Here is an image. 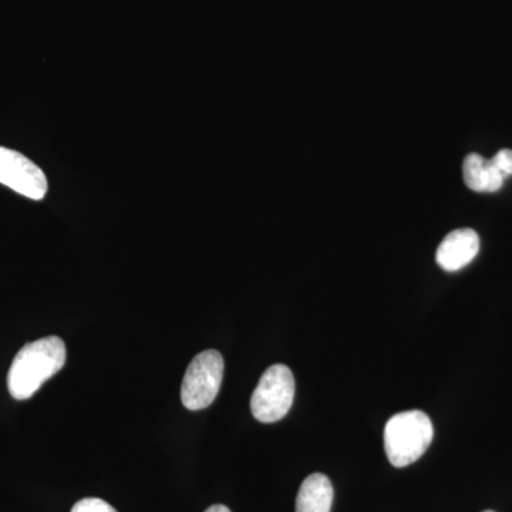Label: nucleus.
<instances>
[{
  "label": "nucleus",
  "instance_id": "2",
  "mask_svg": "<svg viewBox=\"0 0 512 512\" xmlns=\"http://www.w3.org/2000/svg\"><path fill=\"white\" fill-rule=\"evenodd\" d=\"M430 417L420 410L396 414L384 427V450L392 466L403 468L416 463L433 441Z\"/></svg>",
  "mask_w": 512,
  "mask_h": 512
},
{
  "label": "nucleus",
  "instance_id": "6",
  "mask_svg": "<svg viewBox=\"0 0 512 512\" xmlns=\"http://www.w3.org/2000/svg\"><path fill=\"white\" fill-rule=\"evenodd\" d=\"M480 251V238L474 229L461 228L450 232L437 249L436 261L447 272L463 269Z\"/></svg>",
  "mask_w": 512,
  "mask_h": 512
},
{
  "label": "nucleus",
  "instance_id": "5",
  "mask_svg": "<svg viewBox=\"0 0 512 512\" xmlns=\"http://www.w3.org/2000/svg\"><path fill=\"white\" fill-rule=\"evenodd\" d=\"M0 183L30 200H43L47 192L45 173L28 157L0 147Z\"/></svg>",
  "mask_w": 512,
  "mask_h": 512
},
{
  "label": "nucleus",
  "instance_id": "8",
  "mask_svg": "<svg viewBox=\"0 0 512 512\" xmlns=\"http://www.w3.org/2000/svg\"><path fill=\"white\" fill-rule=\"evenodd\" d=\"M333 485L325 474L315 473L303 480L296 497V512H330Z\"/></svg>",
  "mask_w": 512,
  "mask_h": 512
},
{
  "label": "nucleus",
  "instance_id": "9",
  "mask_svg": "<svg viewBox=\"0 0 512 512\" xmlns=\"http://www.w3.org/2000/svg\"><path fill=\"white\" fill-rule=\"evenodd\" d=\"M72 512H117V510L100 498H83L74 504Z\"/></svg>",
  "mask_w": 512,
  "mask_h": 512
},
{
  "label": "nucleus",
  "instance_id": "3",
  "mask_svg": "<svg viewBox=\"0 0 512 512\" xmlns=\"http://www.w3.org/2000/svg\"><path fill=\"white\" fill-rule=\"evenodd\" d=\"M224 377V357L217 350H205L194 357L181 384V400L185 409L197 412L207 409L220 393Z\"/></svg>",
  "mask_w": 512,
  "mask_h": 512
},
{
  "label": "nucleus",
  "instance_id": "1",
  "mask_svg": "<svg viewBox=\"0 0 512 512\" xmlns=\"http://www.w3.org/2000/svg\"><path fill=\"white\" fill-rule=\"evenodd\" d=\"M66 346L57 336L35 340L19 350L8 373L10 396L28 400L66 363Z\"/></svg>",
  "mask_w": 512,
  "mask_h": 512
},
{
  "label": "nucleus",
  "instance_id": "12",
  "mask_svg": "<svg viewBox=\"0 0 512 512\" xmlns=\"http://www.w3.org/2000/svg\"><path fill=\"white\" fill-rule=\"evenodd\" d=\"M484 512H494V511H484Z\"/></svg>",
  "mask_w": 512,
  "mask_h": 512
},
{
  "label": "nucleus",
  "instance_id": "7",
  "mask_svg": "<svg viewBox=\"0 0 512 512\" xmlns=\"http://www.w3.org/2000/svg\"><path fill=\"white\" fill-rule=\"evenodd\" d=\"M464 183L476 192H495L504 185L505 174L498 170L493 160L480 154H468L463 164Z\"/></svg>",
  "mask_w": 512,
  "mask_h": 512
},
{
  "label": "nucleus",
  "instance_id": "10",
  "mask_svg": "<svg viewBox=\"0 0 512 512\" xmlns=\"http://www.w3.org/2000/svg\"><path fill=\"white\" fill-rule=\"evenodd\" d=\"M491 160L497 165L498 170L505 174V177L512 175V150L504 148V150L498 151Z\"/></svg>",
  "mask_w": 512,
  "mask_h": 512
},
{
  "label": "nucleus",
  "instance_id": "11",
  "mask_svg": "<svg viewBox=\"0 0 512 512\" xmlns=\"http://www.w3.org/2000/svg\"><path fill=\"white\" fill-rule=\"evenodd\" d=\"M205 512H231L228 507H225V505L217 504L212 505V507L208 508Z\"/></svg>",
  "mask_w": 512,
  "mask_h": 512
},
{
  "label": "nucleus",
  "instance_id": "4",
  "mask_svg": "<svg viewBox=\"0 0 512 512\" xmlns=\"http://www.w3.org/2000/svg\"><path fill=\"white\" fill-rule=\"evenodd\" d=\"M295 397V379L285 365H272L259 379L251 399V410L261 423H276L289 413Z\"/></svg>",
  "mask_w": 512,
  "mask_h": 512
}]
</instances>
